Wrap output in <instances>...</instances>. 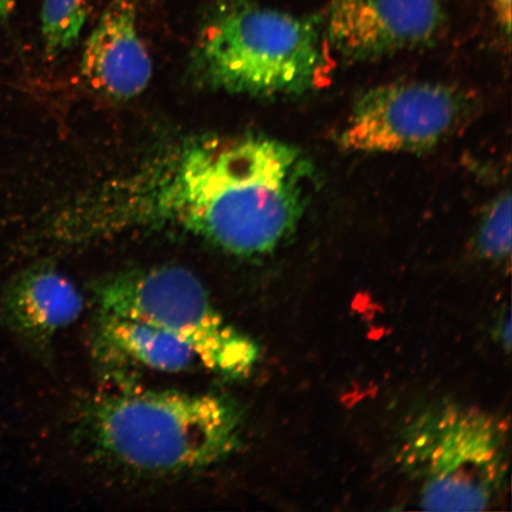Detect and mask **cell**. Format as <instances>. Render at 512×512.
Masks as SVG:
<instances>
[{
    "instance_id": "3957f363",
    "label": "cell",
    "mask_w": 512,
    "mask_h": 512,
    "mask_svg": "<svg viewBox=\"0 0 512 512\" xmlns=\"http://www.w3.org/2000/svg\"><path fill=\"white\" fill-rule=\"evenodd\" d=\"M311 19L249 4L230 5L204 25L192 72L202 86L256 96L300 95L328 68Z\"/></svg>"
},
{
    "instance_id": "5bb4252c",
    "label": "cell",
    "mask_w": 512,
    "mask_h": 512,
    "mask_svg": "<svg viewBox=\"0 0 512 512\" xmlns=\"http://www.w3.org/2000/svg\"><path fill=\"white\" fill-rule=\"evenodd\" d=\"M16 0H0V18L6 19L14 11Z\"/></svg>"
},
{
    "instance_id": "8fae6325",
    "label": "cell",
    "mask_w": 512,
    "mask_h": 512,
    "mask_svg": "<svg viewBox=\"0 0 512 512\" xmlns=\"http://www.w3.org/2000/svg\"><path fill=\"white\" fill-rule=\"evenodd\" d=\"M93 2L94 0H44L42 36L50 56L66 53L78 42Z\"/></svg>"
},
{
    "instance_id": "30bf717a",
    "label": "cell",
    "mask_w": 512,
    "mask_h": 512,
    "mask_svg": "<svg viewBox=\"0 0 512 512\" xmlns=\"http://www.w3.org/2000/svg\"><path fill=\"white\" fill-rule=\"evenodd\" d=\"M98 347L112 360L162 373H182L198 363L194 351L169 332L142 320L102 313Z\"/></svg>"
},
{
    "instance_id": "7a4b0ae2",
    "label": "cell",
    "mask_w": 512,
    "mask_h": 512,
    "mask_svg": "<svg viewBox=\"0 0 512 512\" xmlns=\"http://www.w3.org/2000/svg\"><path fill=\"white\" fill-rule=\"evenodd\" d=\"M95 445L132 470L178 473L222 462L238 450L243 419L224 396L125 390L89 409Z\"/></svg>"
},
{
    "instance_id": "4fadbf2b",
    "label": "cell",
    "mask_w": 512,
    "mask_h": 512,
    "mask_svg": "<svg viewBox=\"0 0 512 512\" xmlns=\"http://www.w3.org/2000/svg\"><path fill=\"white\" fill-rule=\"evenodd\" d=\"M499 23L504 31L510 34L511 30V0H492Z\"/></svg>"
},
{
    "instance_id": "ba28073f",
    "label": "cell",
    "mask_w": 512,
    "mask_h": 512,
    "mask_svg": "<svg viewBox=\"0 0 512 512\" xmlns=\"http://www.w3.org/2000/svg\"><path fill=\"white\" fill-rule=\"evenodd\" d=\"M138 0H112L82 55V73L102 94L115 100L134 98L149 85L152 62L139 35Z\"/></svg>"
},
{
    "instance_id": "9c48e42d",
    "label": "cell",
    "mask_w": 512,
    "mask_h": 512,
    "mask_svg": "<svg viewBox=\"0 0 512 512\" xmlns=\"http://www.w3.org/2000/svg\"><path fill=\"white\" fill-rule=\"evenodd\" d=\"M10 309L25 334L49 341L79 319L83 299L66 275L46 266L23 275L12 291Z\"/></svg>"
},
{
    "instance_id": "277c9868",
    "label": "cell",
    "mask_w": 512,
    "mask_h": 512,
    "mask_svg": "<svg viewBox=\"0 0 512 512\" xmlns=\"http://www.w3.org/2000/svg\"><path fill=\"white\" fill-rule=\"evenodd\" d=\"M509 453L502 419L443 403L409 425L399 462L419 485L422 509L483 511L507 485Z\"/></svg>"
},
{
    "instance_id": "7c38bea8",
    "label": "cell",
    "mask_w": 512,
    "mask_h": 512,
    "mask_svg": "<svg viewBox=\"0 0 512 512\" xmlns=\"http://www.w3.org/2000/svg\"><path fill=\"white\" fill-rule=\"evenodd\" d=\"M477 245L486 258L501 260L511 252V196L509 192L492 203L480 224Z\"/></svg>"
},
{
    "instance_id": "8992f818",
    "label": "cell",
    "mask_w": 512,
    "mask_h": 512,
    "mask_svg": "<svg viewBox=\"0 0 512 512\" xmlns=\"http://www.w3.org/2000/svg\"><path fill=\"white\" fill-rule=\"evenodd\" d=\"M456 87L398 82L370 89L356 102L339 143L361 152L432 149L456 131L469 110Z\"/></svg>"
},
{
    "instance_id": "6da1fadb",
    "label": "cell",
    "mask_w": 512,
    "mask_h": 512,
    "mask_svg": "<svg viewBox=\"0 0 512 512\" xmlns=\"http://www.w3.org/2000/svg\"><path fill=\"white\" fill-rule=\"evenodd\" d=\"M312 168L292 145L204 136L169 147L61 220L68 238L177 227L235 255L273 251L302 219Z\"/></svg>"
},
{
    "instance_id": "52a82bcc",
    "label": "cell",
    "mask_w": 512,
    "mask_h": 512,
    "mask_svg": "<svg viewBox=\"0 0 512 512\" xmlns=\"http://www.w3.org/2000/svg\"><path fill=\"white\" fill-rule=\"evenodd\" d=\"M444 21L441 0H332L323 36L343 57L366 61L426 46Z\"/></svg>"
},
{
    "instance_id": "5b68a950",
    "label": "cell",
    "mask_w": 512,
    "mask_h": 512,
    "mask_svg": "<svg viewBox=\"0 0 512 512\" xmlns=\"http://www.w3.org/2000/svg\"><path fill=\"white\" fill-rule=\"evenodd\" d=\"M95 294L102 315L142 320L169 332L216 373L247 376L258 361L256 344L222 317L200 279L185 268L112 275L95 286Z\"/></svg>"
}]
</instances>
